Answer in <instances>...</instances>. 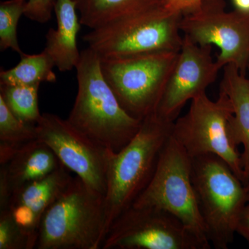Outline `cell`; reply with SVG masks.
I'll return each mask as SVG.
<instances>
[{
    "mask_svg": "<svg viewBox=\"0 0 249 249\" xmlns=\"http://www.w3.org/2000/svg\"><path fill=\"white\" fill-rule=\"evenodd\" d=\"M78 93L67 120L93 142L120 151L138 132L142 121L129 115L103 76L101 59L88 47L76 67Z\"/></svg>",
    "mask_w": 249,
    "mask_h": 249,
    "instance_id": "1",
    "label": "cell"
},
{
    "mask_svg": "<svg viewBox=\"0 0 249 249\" xmlns=\"http://www.w3.org/2000/svg\"><path fill=\"white\" fill-rule=\"evenodd\" d=\"M173 124L153 113L142 121L138 132L120 151L109 150L104 196L106 235L116 217L134 204L150 182Z\"/></svg>",
    "mask_w": 249,
    "mask_h": 249,
    "instance_id": "2",
    "label": "cell"
},
{
    "mask_svg": "<svg viewBox=\"0 0 249 249\" xmlns=\"http://www.w3.org/2000/svg\"><path fill=\"white\" fill-rule=\"evenodd\" d=\"M106 236L104 196L78 177L42 216L37 249H99Z\"/></svg>",
    "mask_w": 249,
    "mask_h": 249,
    "instance_id": "3",
    "label": "cell"
},
{
    "mask_svg": "<svg viewBox=\"0 0 249 249\" xmlns=\"http://www.w3.org/2000/svg\"><path fill=\"white\" fill-rule=\"evenodd\" d=\"M183 14L163 2L92 29L83 39L100 59L152 52H178L182 47Z\"/></svg>",
    "mask_w": 249,
    "mask_h": 249,
    "instance_id": "4",
    "label": "cell"
},
{
    "mask_svg": "<svg viewBox=\"0 0 249 249\" xmlns=\"http://www.w3.org/2000/svg\"><path fill=\"white\" fill-rule=\"evenodd\" d=\"M191 162L192 180L208 240L214 249H227L249 201L247 187L217 156H198Z\"/></svg>",
    "mask_w": 249,
    "mask_h": 249,
    "instance_id": "5",
    "label": "cell"
},
{
    "mask_svg": "<svg viewBox=\"0 0 249 249\" xmlns=\"http://www.w3.org/2000/svg\"><path fill=\"white\" fill-rule=\"evenodd\" d=\"M132 206L170 213L210 248L192 180L191 158L172 134L162 149L151 180Z\"/></svg>",
    "mask_w": 249,
    "mask_h": 249,
    "instance_id": "6",
    "label": "cell"
},
{
    "mask_svg": "<svg viewBox=\"0 0 249 249\" xmlns=\"http://www.w3.org/2000/svg\"><path fill=\"white\" fill-rule=\"evenodd\" d=\"M178 52L101 59L103 76L127 113L142 121L155 112Z\"/></svg>",
    "mask_w": 249,
    "mask_h": 249,
    "instance_id": "7",
    "label": "cell"
},
{
    "mask_svg": "<svg viewBox=\"0 0 249 249\" xmlns=\"http://www.w3.org/2000/svg\"><path fill=\"white\" fill-rule=\"evenodd\" d=\"M232 113L225 93L219 91L216 101L202 93L192 100L188 112L174 122L172 136L191 159L208 154L220 157L244 183L241 155L228 129Z\"/></svg>",
    "mask_w": 249,
    "mask_h": 249,
    "instance_id": "8",
    "label": "cell"
},
{
    "mask_svg": "<svg viewBox=\"0 0 249 249\" xmlns=\"http://www.w3.org/2000/svg\"><path fill=\"white\" fill-rule=\"evenodd\" d=\"M183 36L196 45L216 46V61L224 68L235 65L246 74L249 68V12L227 11L224 0H202L199 9L183 14Z\"/></svg>",
    "mask_w": 249,
    "mask_h": 249,
    "instance_id": "9",
    "label": "cell"
},
{
    "mask_svg": "<svg viewBox=\"0 0 249 249\" xmlns=\"http://www.w3.org/2000/svg\"><path fill=\"white\" fill-rule=\"evenodd\" d=\"M103 249H209L173 214L131 206L109 227Z\"/></svg>",
    "mask_w": 249,
    "mask_h": 249,
    "instance_id": "10",
    "label": "cell"
},
{
    "mask_svg": "<svg viewBox=\"0 0 249 249\" xmlns=\"http://www.w3.org/2000/svg\"><path fill=\"white\" fill-rule=\"evenodd\" d=\"M36 132L37 139L52 149L64 166L105 196L109 150L80 132L67 119L50 113L42 114Z\"/></svg>",
    "mask_w": 249,
    "mask_h": 249,
    "instance_id": "11",
    "label": "cell"
},
{
    "mask_svg": "<svg viewBox=\"0 0 249 249\" xmlns=\"http://www.w3.org/2000/svg\"><path fill=\"white\" fill-rule=\"evenodd\" d=\"M211 45H196L183 36L182 47L165 85L155 114L170 122L178 119L187 103L215 82L223 67L212 56Z\"/></svg>",
    "mask_w": 249,
    "mask_h": 249,
    "instance_id": "12",
    "label": "cell"
},
{
    "mask_svg": "<svg viewBox=\"0 0 249 249\" xmlns=\"http://www.w3.org/2000/svg\"><path fill=\"white\" fill-rule=\"evenodd\" d=\"M70 171L61 163L47 176L28 183L11 196L7 209L35 249L42 216L73 179Z\"/></svg>",
    "mask_w": 249,
    "mask_h": 249,
    "instance_id": "13",
    "label": "cell"
},
{
    "mask_svg": "<svg viewBox=\"0 0 249 249\" xmlns=\"http://www.w3.org/2000/svg\"><path fill=\"white\" fill-rule=\"evenodd\" d=\"M61 163L52 149L38 139L18 150L0 168V210L6 209L13 193L49 175Z\"/></svg>",
    "mask_w": 249,
    "mask_h": 249,
    "instance_id": "14",
    "label": "cell"
},
{
    "mask_svg": "<svg viewBox=\"0 0 249 249\" xmlns=\"http://www.w3.org/2000/svg\"><path fill=\"white\" fill-rule=\"evenodd\" d=\"M222 70L219 91L225 93L231 103L233 113L228 123V129L236 146H243L241 161L245 183L249 176V78L231 64Z\"/></svg>",
    "mask_w": 249,
    "mask_h": 249,
    "instance_id": "15",
    "label": "cell"
},
{
    "mask_svg": "<svg viewBox=\"0 0 249 249\" xmlns=\"http://www.w3.org/2000/svg\"><path fill=\"white\" fill-rule=\"evenodd\" d=\"M56 29H50L46 35L45 51L60 71L76 69L81 52L77 45V36L81 23L73 0H56L54 6Z\"/></svg>",
    "mask_w": 249,
    "mask_h": 249,
    "instance_id": "16",
    "label": "cell"
},
{
    "mask_svg": "<svg viewBox=\"0 0 249 249\" xmlns=\"http://www.w3.org/2000/svg\"><path fill=\"white\" fill-rule=\"evenodd\" d=\"M82 25L97 29L162 4L163 0H73Z\"/></svg>",
    "mask_w": 249,
    "mask_h": 249,
    "instance_id": "17",
    "label": "cell"
},
{
    "mask_svg": "<svg viewBox=\"0 0 249 249\" xmlns=\"http://www.w3.org/2000/svg\"><path fill=\"white\" fill-rule=\"evenodd\" d=\"M53 60L45 51L40 53L20 55L18 65L0 71V84L40 85L44 82L55 83Z\"/></svg>",
    "mask_w": 249,
    "mask_h": 249,
    "instance_id": "18",
    "label": "cell"
},
{
    "mask_svg": "<svg viewBox=\"0 0 249 249\" xmlns=\"http://www.w3.org/2000/svg\"><path fill=\"white\" fill-rule=\"evenodd\" d=\"M36 139V124L19 120L0 98V165L6 163L19 149Z\"/></svg>",
    "mask_w": 249,
    "mask_h": 249,
    "instance_id": "19",
    "label": "cell"
},
{
    "mask_svg": "<svg viewBox=\"0 0 249 249\" xmlns=\"http://www.w3.org/2000/svg\"><path fill=\"white\" fill-rule=\"evenodd\" d=\"M39 87L0 84V98L19 120L36 124L42 114L39 110Z\"/></svg>",
    "mask_w": 249,
    "mask_h": 249,
    "instance_id": "20",
    "label": "cell"
},
{
    "mask_svg": "<svg viewBox=\"0 0 249 249\" xmlns=\"http://www.w3.org/2000/svg\"><path fill=\"white\" fill-rule=\"evenodd\" d=\"M27 0H6L0 4V50L12 49L19 55L24 53L18 43L17 28L24 15Z\"/></svg>",
    "mask_w": 249,
    "mask_h": 249,
    "instance_id": "21",
    "label": "cell"
},
{
    "mask_svg": "<svg viewBox=\"0 0 249 249\" xmlns=\"http://www.w3.org/2000/svg\"><path fill=\"white\" fill-rule=\"evenodd\" d=\"M35 246L9 209L0 210V249H33Z\"/></svg>",
    "mask_w": 249,
    "mask_h": 249,
    "instance_id": "22",
    "label": "cell"
},
{
    "mask_svg": "<svg viewBox=\"0 0 249 249\" xmlns=\"http://www.w3.org/2000/svg\"><path fill=\"white\" fill-rule=\"evenodd\" d=\"M56 0H27L24 16L28 19L45 24L50 20Z\"/></svg>",
    "mask_w": 249,
    "mask_h": 249,
    "instance_id": "23",
    "label": "cell"
},
{
    "mask_svg": "<svg viewBox=\"0 0 249 249\" xmlns=\"http://www.w3.org/2000/svg\"><path fill=\"white\" fill-rule=\"evenodd\" d=\"M202 0H163L165 7L183 14L193 12L200 7Z\"/></svg>",
    "mask_w": 249,
    "mask_h": 249,
    "instance_id": "24",
    "label": "cell"
},
{
    "mask_svg": "<svg viewBox=\"0 0 249 249\" xmlns=\"http://www.w3.org/2000/svg\"><path fill=\"white\" fill-rule=\"evenodd\" d=\"M236 231L247 240L249 245V201L241 213Z\"/></svg>",
    "mask_w": 249,
    "mask_h": 249,
    "instance_id": "25",
    "label": "cell"
},
{
    "mask_svg": "<svg viewBox=\"0 0 249 249\" xmlns=\"http://www.w3.org/2000/svg\"><path fill=\"white\" fill-rule=\"evenodd\" d=\"M236 9L243 12H249V0H232Z\"/></svg>",
    "mask_w": 249,
    "mask_h": 249,
    "instance_id": "26",
    "label": "cell"
},
{
    "mask_svg": "<svg viewBox=\"0 0 249 249\" xmlns=\"http://www.w3.org/2000/svg\"><path fill=\"white\" fill-rule=\"evenodd\" d=\"M245 186L247 187V192H248L249 199V176L246 179L245 183Z\"/></svg>",
    "mask_w": 249,
    "mask_h": 249,
    "instance_id": "27",
    "label": "cell"
}]
</instances>
